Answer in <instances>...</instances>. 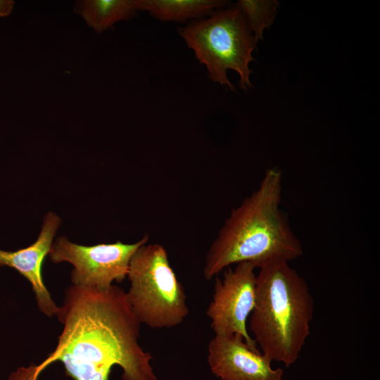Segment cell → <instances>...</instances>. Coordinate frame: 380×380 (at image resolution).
Listing matches in <instances>:
<instances>
[{"instance_id": "obj_7", "label": "cell", "mask_w": 380, "mask_h": 380, "mask_svg": "<svg viewBox=\"0 0 380 380\" xmlns=\"http://www.w3.org/2000/svg\"><path fill=\"white\" fill-rule=\"evenodd\" d=\"M255 269L246 262L225 269L222 277L215 279L206 314L215 334H239L251 348L258 350L246 328L255 305Z\"/></svg>"}, {"instance_id": "obj_10", "label": "cell", "mask_w": 380, "mask_h": 380, "mask_svg": "<svg viewBox=\"0 0 380 380\" xmlns=\"http://www.w3.org/2000/svg\"><path fill=\"white\" fill-rule=\"evenodd\" d=\"M222 0H134L137 11H148L163 21L184 22L201 19L224 8Z\"/></svg>"}, {"instance_id": "obj_5", "label": "cell", "mask_w": 380, "mask_h": 380, "mask_svg": "<svg viewBox=\"0 0 380 380\" xmlns=\"http://www.w3.org/2000/svg\"><path fill=\"white\" fill-rule=\"evenodd\" d=\"M127 301L141 324L172 328L189 314L186 295L160 244L145 243L132 255L128 273Z\"/></svg>"}, {"instance_id": "obj_2", "label": "cell", "mask_w": 380, "mask_h": 380, "mask_svg": "<svg viewBox=\"0 0 380 380\" xmlns=\"http://www.w3.org/2000/svg\"><path fill=\"white\" fill-rule=\"evenodd\" d=\"M281 193V170L268 168L259 186L232 210L210 246L203 267L206 279L240 262L259 269L273 260L289 262L303 255L302 244L280 208Z\"/></svg>"}, {"instance_id": "obj_8", "label": "cell", "mask_w": 380, "mask_h": 380, "mask_svg": "<svg viewBox=\"0 0 380 380\" xmlns=\"http://www.w3.org/2000/svg\"><path fill=\"white\" fill-rule=\"evenodd\" d=\"M208 362L221 380H283L284 371L251 348L239 334H215L208 346Z\"/></svg>"}, {"instance_id": "obj_3", "label": "cell", "mask_w": 380, "mask_h": 380, "mask_svg": "<svg viewBox=\"0 0 380 380\" xmlns=\"http://www.w3.org/2000/svg\"><path fill=\"white\" fill-rule=\"evenodd\" d=\"M314 300L309 286L288 261L259 268L249 327L262 353L286 367L294 364L310 334Z\"/></svg>"}, {"instance_id": "obj_4", "label": "cell", "mask_w": 380, "mask_h": 380, "mask_svg": "<svg viewBox=\"0 0 380 380\" xmlns=\"http://www.w3.org/2000/svg\"><path fill=\"white\" fill-rule=\"evenodd\" d=\"M179 32L198 61L205 65L213 82L236 91L227 74L232 70L239 75L241 89L251 87L249 64L254 60L252 54L256 42L236 6L194 20Z\"/></svg>"}, {"instance_id": "obj_1", "label": "cell", "mask_w": 380, "mask_h": 380, "mask_svg": "<svg viewBox=\"0 0 380 380\" xmlns=\"http://www.w3.org/2000/svg\"><path fill=\"white\" fill-rule=\"evenodd\" d=\"M56 316L63 329L55 350L40 364L18 368L8 380H38L56 362L74 380H108L115 365L122 369V380H158L151 354L139 343L141 323L122 289L72 284Z\"/></svg>"}, {"instance_id": "obj_9", "label": "cell", "mask_w": 380, "mask_h": 380, "mask_svg": "<svg viewBox=\"0 0 380 380\" xmlns=\"http://www.w3.org/2000/svg\"><path fill=\"white\" fill-rule=\"evenodd\" d=\"M60 224V217L56 213L49 212L44 216L39 236L32 244L15 251L0 250V266L15 269L29 281L39 309L48 317L56 315L58 307L44 283L42 269Z\"/></svg>"}, {"instance_id": "obj_12", "label": "cell", "mask_w": 380, "mask_h": 380, "mask_svg": "<svg viewBox=\"0 0 380 380\" xmlns=\"http://www.w3.org/2000/svg\"><path fill=\"white\" fill-rule=\"evenodd\" d=\"M243 14L257 44L276 17L279 3L274 0H239L236 5Z\"/></svg>"}, {"instance_id": "obj_11", "label": "cell", "mask_w": 380, "mask_h": 380, "mask_svg": "<svg viewBox=\"0 0 380 380\" xmlns=\"http://www.w3.org/2000/svg\"><path fill=\"white\" fill-rule=\"evenodd\" d=\"M74 11L100 33L120 20L130 19L137 9L134 0H82L75 2Z\"/></svg>"}, {"instance_id": "obj_6", "label": "cell", "mask_w": 380, "mask_h": 380, "mask_svg": "<svg viewBox=\"0 0 380 380\" xmlns=\"http://www.w3.org/2000/svg\"><path fill=\"white\" fill-rule=\"evenodd\" d=\"M148 240V235H145L134 243L119 241L82 246L61 236L53 243L49 255L53 263L68 262L73 265V285L105 289L114 281L121 282L125 279L132 255Z\"/></svg>"}, {"instance_id": "obj_13", "label": "cell", "mask_w": 380, "mask_h": 380, "mask_svg": "<svg viewBox=\"0 0 380 380\" xmlns=\"http://www.w3.org/2000/svg\"><path fill=\"white\" fill-rule=\"evenodd\" d=\"M14 2L12 1H0V15L6 16L11 12Z\"/></svg>"}]
</instances>
